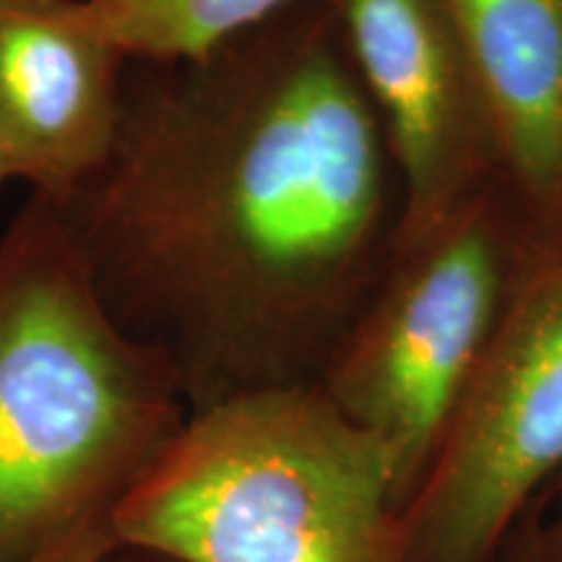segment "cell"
Listing matches in <instances>:
<instances>
[{"mask_svg":"<svg viewBox=\"0 0 562 562\" xmlns=\"http://www.w3.org/2000/svg\"><path fill=\"white\" fill-rule=\"evenodd\" d=\"M321 372L344 417L389 451L404 505L430 467L508 297L501 227L480 195L402 248Z\"/></svg>","mask_w":562,"mask_h":562,"instance_id":"277c9868","label":"cell"},{"mask_svg":"<svg viewBox=\"0 0 562 562\" xmlns=\"http://www.w3.org/2000/svg\"><path fill=\"white\" fill-rule=\"evenodd\" d=\"M389 165L331 11L292 5L125 91L108 159L55 206L108 313L195 412L321 381L368 300Z\"/></svg>","mask_w":562,"mask_h":562,"instance_id":"6da1fadb","label":"cell"},{"mask_svg":"<svg viewBox=\"0 0 562 562\" xmlns=\"http://www.w3.org/2000/svg\"><path fill=\"white\" fill-rule=\"evenodd\" d=\"M495 161L562 229V0H442Z\"/></svg>","mask_w":562,"mask_h":562,"instance_id":"ba28073f","label":"cell"},{"mask_svg":"<svg viewBox=\"0 0 562 562\" xmlns=\"http://www.w3.org/2000/svg\"><path fill=\"white\" fill-rule=\"evenodd\" d=\"M558 542H560V562H562V529H560V539H558Z\"/></svg>","mask_w":562,"mask_h":562,"instance_id":"5bb4252c","label":"cell"},{"mask_svg":"<svg viewBox=\"0 0 562 562\" xmlns=\"http://www.w3.org/2000/svg\"><path fill=\"white\" fill-rule=\"evenodd\" d=\"M115 544L110 516H100L66 531L24 562H100Z\"/></svg>","mask_w":562,"mask_h":562,"instance_id":"30bf717a","label":"cell"},{"mask_svg":"<svg viewBox=\"0 0 562 562\" xmlns=\"http://www.w3.org/2000/svg\"><path fill=\"white\" fill-rule=\"evenodd\" d=\"M402 180L409 248L480 195L495 159L472 74L442 0H323Z\"/></svg>","mask_w":562,"mask_h":562,"instance_id":"8992f818","label":"cell"},{"mask_svg":"<svg viewBox=\"0 0 562 562\" xmlns=\"http://www.w3.org/2000/svg\"><path fill=\"white\" fill-rule=\"evenodd\" d=\"M123 66L74 0L0 3V144L13 178L63 203L100 170L121 128Z\"/></svg>","mask_w":562,"mask_h":562,"instance_id":"52a82bcc","label":"cell"},{"mask_svg":"<svg viewBox=\"0 0 562 562\" xmlns=\"http://www.w3.org/2000/svg\"><path fill=\"white\" fill-rule=\"evenodd\" d=\"M9 180H13V175H11V167H9V159H5V151H3V144H0V186H3V182H9Z\"/></svg>","mask_w":562,"mask_h":562,"instance_id":"7c38bea8","label":"cell"},{"mask_svg":"<svg viewBox=\"0 0 562 562\" xmlns=\"http://www.w3.org/2000/svg\"><path fill=\"white\" fill-rule=\"evenodd\" d=\"M186 419L172 364L117 326L32 193L0 237V562L110 516Z\"/></svg>","mask_w":562,"mask_h":562,"instance_id":"7a4b0ae2","label":"cell"},{"mask_svg":"<svg viewBox=\"0 0 562 562\" xmlns=\"http://www.w3.org/2000/svg\"><path fill=\"white\" fill-rule=\"evenodd\" d=\"M562 469V237L505 297L472 381L404 505L406 562H490Z\"/></svg>","mask_w":562,"mask_h":562,"instance_id":"5b68a950","label":"cell"},{"mask_svg":"<svg viewBox=\"0 0 562 562\" xmlns=\"http://www.w3.org/2000/svg\"><path fill=\"white\" fill-rule=\"evenodd\" d=\"M300 0H74L91 32L125 60L193 63L240 40Z\"/></svg>","mask_w":562,"mask_h":562,"instance_id":"9c48e42d","label":"cell"},{"mask_svg":"<svg viewBox=\"0 0 562 562\" xmlns=\"http://www.w3.org/2000/svg\"><path fill=\"white\" fill-rule=\"evenodd\" d=\"M110 526L178 562H406L396 467L318 383L188 412Z\"/></svg>","mask_w":562,"mask_h":562,"instance_id":"3957f363","label":"cell"},{"mask_svg":"<svg viewBox=\"0 0 562 562\" xmlns=\"http://www.w3.org/2000/svg\"><path fill=\"white\" fill-rule=\"evenodd\" d=\"M100 562H178V560L167 558V554L151 552V550H138V547L115 544Z\"/></svg>","mask_w":562,"mask_h":562,"instance_id":"8fae6325","label":"cell"},{"mask_svg":"<svg viewBox=\"0 0 562 562\" xmlns=\"http://www.w3.org/2000/svg\"><path fill=\"white\" fill-rule=\"evenodd\" d=\"M0 3H26V5H50V3H63V0H0Z\"/></svg>","mask_w":562,"mask_h":562,"instance_id":"4fadbf2b","label":"cell"},{"mask_svg":"<svg viewBox=\"0 0 562 562\" xmlns=\"http://www.w3.org/2000/svg\"><path fill=\"white\" fill-rule=\"evenodd\" d=\"M560 232H562V229H560Z\"/></svg>","mask_w":562,"mask_h":562,"instance_id":"9a60e30c","label":"cell"}]
</instances>
